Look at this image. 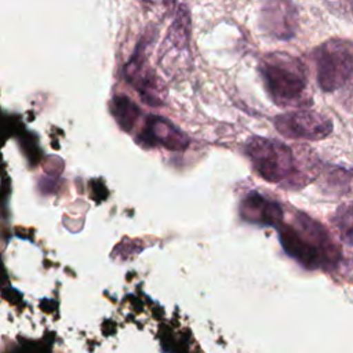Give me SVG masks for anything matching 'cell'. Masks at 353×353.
<instances>
[{
	"instance_id": "cell-3",
	"label": "cell",
	"mask_w": 353,
	"mask_h": 353,
	"mask_svg": "<svg viewBox=\"0 0 353 353\" xmlns=\"http://www.w3.org/2000/svg\"><path fill=\"white\" fill-rule=\"evenodd\" d=\"M316 80L324 92H334L353 79V43L331 37L313 51Z\"/></svg>"
},
{
	"instance_id": "cell-1",
	"label": "cell",
	"mask_w": 353,
	"mask_h": 353,
	"mask_svg": "<svg viewBox=\"0 0 353 353\" xmlns=\"http://www.w3.org/2000/svg\"><path fill=\"white\" fill-rule=\"evenodd\" d=\"M268 97L280 108L305 109L312 105L307 76L302 61L291 54H265L258 63Z\"/></svg>"
},
{
	"instance_id": "cell-13",
	"label": "cell",
	"mask_w": 353,
	"mask_h": 353,
	"mask_svg": "<svg viewBox=\"0 0 353 353\" xmlns=\"http://www.w3.org/2000/svg\"><path fill=\"white\" fill-rule=\"evenodd\" d=\"M142 3L146 8L154 10L156 12L161 14H168L175 7V0H142Z\"/></svg>"
},
{
	"instance_id": "cell-14",
	"label": "cell",
	"mask_w": 353,
	"mask_h": 353,
	"mask_svg": "<svg viewBox=\"0 0 353 353\" xmlns=\"http://www.w3.org/2000/svg\"><path fill=\"white\" fill-rule=\"evenodd\" d=\"M327 7L339 15L346 14L349 8H352V0H324Z\"/></svg>"
},
{
	"instance_id": "cell-9",
	"label": "cell",
	"mask_w": 353,
	"mask_h": 353,
	"mask_svg": "<svg viewBox=\"0 0 353 353\" xmlns=\"http://www.w3.org/2000/svg\"><path fill=\"white\" fill-rule=\"evenodd\" d=\"M189 40H190V12L185 4H181L176 10V17L171 23L167 37L163 43L160 51V59L165 55L181 52L189 54Z\"/></svg>"
},
{
	"instance_id": "cell-2",
	"label": "cell",
	"mask_w": 353,
	"mask_h": 353,
	"mask_svg": "<svg viewBox=\"0 0 353 353\" xmlns=\"http://www.w3.org/2000/svg\"><path fill=\"white\" fill-rule=\"evenodd\" d=\"M280 241L288 255L305 268H332L341 259V251L328 232L306 215H298L292 225L280 229Z\"/></svg>"
},
{
	"instance_id": "cell-4",
	"label": "cell",
	"mask_w": 353,
	"mask_h": 353,
	"mask_svg": "<svg viewBox=\"0 0 353 353\" xmlns=\"http://www.w3.org/2000/svg\"><path fill=\"white\" fill-rule=\"evenodd\" d=\"M245 153L258 174L272 183L287 181L296 174L294 154L280 141L252 137L245 143Z\"/></svg>"
},
{
	"instance_id": "cell-7",
	"label": "cell",
	"mask_w": 353,
	"mask_h": 353,
	"mask_svg": "<svg viewBox=\"0 0 353 353\" xmlns=\"http://www.w3.org/2000/svg\"><path fill=\"white\" fill-rule=\"evenodd\" d=\"M299 12L292 0H265L259 12L261 30L277 40H290L298 29Z\"/></svg>"
},
{
	"instance_id": "cell-15",
	"label": "cell",
	"mask_w": 353,
	"mask_h": 353,
	"mask_svg": "<svg viewBox=\"0 0 353 353\" xmlns=\"http://www.w3.org/2000/svg\"><path fill=\"white\" fill-rule=\"evenodd\" d=\"M352 12H353V0H352Z\"/></svg>"
},
{
	"instance_id": "cell-8",
	"label": "cell",
	"mask_w": 353,
	"mask_h": 353,
	"mask_svg": "<svg viewBox=\"0 0 353 353\" xmlns=\"http://www.w3.org/2000/svg\"><path fill=\"white\" fill-rule=\"evenodd\" d=\"M139 141L146 146H164L170 150H181L189 145L186 135L160 116L146 117Z\"/></svg>"
},
{
	"instance_id": "cell-12",
	"label": "cell",
	"mask_w": 353,
	"mask_h": 353,
	"mask_svg": "<svg viewBox=\"0 0 353 353\" xmlns=\"http://www.w3.org/2000/svg\"><path fill=\"white\" fill-rule=\"evenodd\" d=\"M332 222L336 226L342 240L353 248V203L341 205L336 210Z\"/></svg>"
},
{
	"instance_id": "cell-6",
	"label": "cell",
	"mask_w": 353,
	"mask_h": 353,
	"mask_svg": "<svg viewBox=\"0 0 353 353\" xmlns=\"http://www.w3.org/2000/svg\"><path fill=\"white\" fill-rule=\"evenodd\" d=\"M276 130L291 139L319 141L332 132V121L325 114L310 109H298L279 114L274 119Z\"/></svg>"
},
{
	"instance_id": "cell-5",
	"label": "cell",
	"mask_w": 353,
	"mask_h": 353,
	"mask_svg": "<svg viewBox=\"0 0 353 353\" xmlns=\"http://www.w3.org/2000/svg\"><path fill=\"white\" fill-rule=\"evenodd\" d=\"M152 40V33H146L139 40L130 61L123 68V74L145 103L149 106H161L167 92L165 84L149 63L148 48Z\"/></svg>"
},
{
	"instance_id": "cell-10",
	"label": "cell",
	"mask_w": 353,
	"mask_h": 353,
	"mask_svg": "<svg viewBox=\"0 0 353 353\" xmlns=\"http://www.w3.org/2000/svg\"><path fill=\"white\" fill-rule=\"evenodd\" d=\"M241 216L250 222L276 225L281 219V210L276 203L252 193L241 203Z\"/></svg>"
},
{
	"instance_id": "cell-11",
	"label": "cell",
	"mask_w": 353,
	"mask_h": 353,
	"mask_svg": "<svg viewBox=\"0 0 353 353\" xmlns=\"http://www.w3.org/2000/svg\"><path fill=\"white\" fill-rule=\"evenodd\" d=\"M110 112L124 131H131L139 117L138 106L125 95H116L110 103Z\"/></svg>"
}]
</instances>
